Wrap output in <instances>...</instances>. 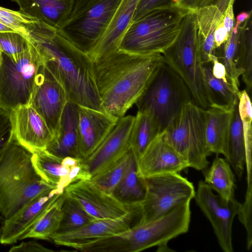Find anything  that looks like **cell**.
<instances>
[{
    "mask_svg": "<svg viewBox=\"0 0 252 252\" xmlns=\"http://www.w3.org/2000/svg\"><path fill=\"white\" fill-rule=\"evenodd\" d=\"M203 70L213 104L233 109L238 103L240 91L237 90L230 83L214 77L211 67L208 65H204Z\"/></svg>",
    "mask_w": 252,
    "mask_h": 252,
    "instance_id": "cell-32",
    "label": "cell"
},
{
    "mask_svg": "<svg viewBox=\"0 0 252 252\" xmlns=\"http://www.w3.org/2000/svg\"><path fill=\"white\" fill-rule=\"evenodd\" d=\"M4 220L5 219L1 215H0V239L1 236Z\"/></svg>",
    "mask_w": 252,
    "mask_h": 252,
    "instance_id": "cell-49",
    "label": "cell"
},
{
    "mask_svg": "<svg viewBox=\"0 0 252 252\" xmlns=\"http://www.w3.org/2000/svg\"><path fill=\"white\" fill-rule=\"evenodd\" d=\"M172 4L173 0H140L136 10L133 21L154 9Z\"/></svg>",
    "mask_w": 252,
    "mask_h": 252,
    "instance_id": "cell-41",
    "label": "cell"
},
{
    "mask_svg": "<svg viewBox=\"0 0 252 252\" xmlns=\"http://www.w3.org/2000/svg\"><path fill=\"white\" fill-rule=\"evenodd\" d=\"M59 195L56 189L44 192L26 203L10 218L5 219L0 243L10 245L21 240L49 204Z\"/></svg>",
    "mask_w": 252,
    "mask_h": 252,
    "instance_id": "cell-19",
    "label": "cell"
},
{
    "mask_svg": "<svg viewBox=\"0 0 252 252\" xmlns=\"http://www.w3.org/2000/svg\"><path fill=\"white\" fill-rule=\"evenodd\" d=\"M121 0H88L71 13L58 32L88 55L101 38Z\"/></svg>",
    "mask_w": 252,
    "mask_h": 252,
    "instance_id": "cell-9",
    "label": "cell"
},
{
    "mask_svg": "<svg viewBox=\"0 0 252 252\" xmlns=\"http://www.w3.org/2000/svg\"><path fill=\"white\" fill-rule=\"evenodd\" d=\"M238 105V103L234 107L232 112L225 158L240 179L246 165V148Z\"/></svg>",
    "mask_w": 252,
    "mask_h": 252,
    "instance_id": "cell-29",
    "label": "cell"
},
{
    "mask_svg": "<svg viewBox=\"0 0 252 252\" xmlns=\"http://www.w3.org/2000/svg\"><path fill=\"white\" fill-rule=\"evenodd\" d=\"M252 191H247L245 200L241 205L238 213V218L241 222L245 226L247 234V248L249 250L252 244Z\"/></svg>",
    "mask_w": 252,
    "mask_h": 252,
    "instance_id": "cell-39",
    "label": "cell"
},
{
    "mask_svg": "<svg viewBox=\"0 0 252 252\" xmlns=\"http://www.w3.org/2000/svg\"><path fill=\"white\" fill-rule=\"evenodd\" d=\"M19 11L39 22L59 28L71 15L75 0H12Z\"/></svg>",
    "mask_w": 252,
    "mask_h": 252,
    "instance_id": "cell-24",
    "label": "cell"
},
{
    "mask_svg": "<svg viewBox=\"0 0 252 252\" xmlns=\"http://www.w3.org/2000/svg\"><path fill=\"white\" fill-rule=\"evenodd\" d=\"M161 132L151 116L138 110L130 137V149L137 162L144 151Z\"/></svg>",
    "mask_w": 252,
    "mask_h": 252,
    "instance_id": "cell-31",
    "label": "cell"
},
{
    "mask_svg": "<svg viewBox=\"0 0 252 252\" xmlns=\"http://www.w3.org/2000/svg\"><path fill=\"white\" fill-rule=\"evenodd\" d=\"M12 138L10 113L0 107V155Z\"/></svg>",
    "mask_w": 252,
    "mask_h": 252,
    "instance_id": "cell-40",
    "label": "cell"
},
{
    "mask_svg": "<svg viewBox=\"0 0 252 252\" xmlns=\"http://www.w3.org/2000/svg\"><path fill=\"white\" fill-rule=\"evenodd\" d=\"M194 198L210 221L220 248L224 252H233L232 223L241 203L235 198L228 201L223 200L202 180L198 183Z\"/></svg>",
    "mask_w": 252,
    "mask_h": 252,
    "instance_id": "cell-13",
    "label": "cell"
},
{
    "mask_svg": "<svg viewBox=\"0 0 252 252\" xmlns=\"http://www.w3.org/2000/svg\"><path fill=\"white\" fill-rule=\"evenodd\" d=\"M134 120L135 116L131 115L120 118L97 148L85 160L92 178L106 170L129 151Z\"/></svg>",
    "mask_w": 252,
    "mask_h": 252,
    "instance_id": "cell-15",
    "label": "cell"
},
{
    "mask_svg": "<svg viewBox=\"0 0 252 252\" xmlns=\"http://www.w3.org/2000/svg\"><path fill=\"white\" fill-rule=\"evenodd\" d=\"M78 113L80 153L85 160L111 131L119 119L105 112L79 105Z\"/></svg>",
    "mask_w": 252,
    "mask_h": 252,
    "instance_id": "cell-18",
    "label": "cell"
},
{
    "mask_svg": "<svg viewBox=\"0 0 252 252\" xmlns=\"http://www.w3.org/2000/svg\"><path fill=\"white\" fill-rule=\"evenodd\" d=\"M42 65L39 51L30 38L28 48L18 61L1 53L0 107L10 113L19 106L29 105Z\"/></svg>",
    "mask_w": 252,
    "mask_h": 252,
    "instance_id": "cell-8",
    "label": "cell"
},
{
    "mask_svg": "<svg viewBox=\"0 0 252 252\" xmlns=\"http://www.w3.org/2000/svg\"><path fill=\"white\" fill-rule=\"evenodd\" d=\"M15 31L10 27L0 22V32ZM16 32V31H15Z\"/></svg>",
    "mask_w": 252,
    "mask_h": 252,
    "instance_id": "cell-48",
    "label": "cell"
},
{
    "mask_svg": "<svg viewBox=\"0 0 252 252\" xmlns=\"http://www.w3.org/2000/svg\"><path fill=\"white\" fill-rule=\"evenodd\" d=\"M203 173L204 182L222 199L228 201L235 198V176L226 159L216 157L211 166Z\"/></svg>",
    "mask_w": 252,
    "mask_h": 252,
    "instance_id": "cell-27",
    "label": "cell"
},
{
    "mask_svg": "<svg viewBox=\"0 0 252 252\" xmlns=\"http://www.w3.org/2000/svg\"><path fill=\"white\" fill-rule=\"evenodd\" d=\"M78 106L71 101L67 102L61 119L58 132L45 149L48 152L61 158H81L79 145Z\"/></svg>",
    "mask_w": 252,
    "mask_h": 252,
    "instance_id": "cell-23",
    "label": "cell"
},
{
    "mask_svg": "<svg viewBox=\"0 0 252 252\" xmlns=\"http://www.w3.org/2000/svg\"><path fill=\"white\" fill-rule=\"evenodd\" d=\"M206 110L192 101L186 103L164 131L169 144L184 158L189 167L204 170L209 165L205 135Z\"/></svg>",
    "mask_w": 252,
    "mask_h": 252,
    "instance_id": "cell-7",
    "label": "cell"
},
{
    "mask_svg": "<svg viewBox=\"0 0 252 252\" xmlns=\"http://www.w3.org/2000/svg\"><path fill=\"white\" fill-rule=\"evenodd\" d=\"M132 154L130 149L113 165L91 179L103 190L112 193L122 179Z\"/></svg>",
    "mask_w": 252,
    "mask_h": 252,
    "instance_id": "cell-36",
    "label": "cell"
},
{
    "mask_svg": "<svg viewBox=\"0 0 252 252\" xmlns=\"http://www.w3.org/2000/svg\"><path fill=\"white\" fill-rule=\"evenodd\" d=\"M37 21L19 11H14L0 6V22L14 31L27 36L31 26Z\"/></svg>",
    "mask_w": 252,
    "mask_h": 252,
    "instance_id": "cell-38",
    "label": "cell"
},
{
    "mask_svg": "<svg viewBox=\"0 0 252 252\" xmlns=\"http://www.w3.org/2000/svg\"><path fill=\"white\" fill-rule=\"evenodd\" d=\"M163 63L160 54L138 55L120 50L94 62L104 110L120 119L145 92Z\"/></svg>",
    "mask_w": 252,
    "mask_h": 252,
    "instance_id": "cell-2",
    "label": "cell"
},
{
    "mask_svg": "<svg viewBox=\"0 0 252 252\" xmlns=\"http://www.w3.org/2000/svg\"><path fill=\"white\" fill-rule=\"evenodd\" d=\"M240 41L238 65L243 71L242 80L249 94L252 87V34L251 17L238 27Z\"/></svg>",
    "mask_w": 252,
    "mask_h": 252,
    "instance_id": "cell-33",
    "label": "cell"
},
{
    "mask_svg": "<svg viewBox=\"0 0 252 252\" xmlns=\"http://www.w3.org/2000/svg\"><path fill=\"white\" fill-rule=\"evenodd\" d=\"M234 108L229 109L213 104L206 110V140L208 150L211 153L217 155L221 154L226 157Z\"/></svg>",
    "mask_w": 252,
    "mask_h": 252,
    "instance_id": "cell-25",
    "label": "cell"
},
{
    "mask_svg": "<svg viewBox=\"0 0 252 252\" xmlns=\"http://www.w3.org/2000/svg\"><path fill=\"white\" fill-rule=\"evenodd\" d=\"M81 159L70 157L61 158L44 150L33 153L32 162L41 179L55 187L60 194L72 183V171Z\"/></svg>",
    "mask_w": 252,
    "mask_h": 252,
    "instance_id": "cell-21",
    "label": "cell"
},
{
    "mask_svg": "<svg viewBox=\"0 0 252 252\" xmlns=\"http://www.w3.org/2000/svg\"><path fill=\"white\" fill-rule=\"evenodd\" d=\"M134 211L126 216L117 219L95 220L76 229L65 233H55L51 238L56 244L71 248L83 242L111 235L118 234L129 229L130 221Z\"/></svg>",
    "mask_w": 252,
    "mask_h": 252,
    "instance_id": "cell-22",
    "label": "cell"
},
{
    "mask_svg": "<svg viewBox=\"0 0 252 252\" xmlns=\"http://www.w3.org/2000/svg\"><path fill=\"white\" fill-rule=\"evenodd\" d=\"M141 178L168 173H180L189 167L184 158L169 144L164 131L149 145L136 162Z\"/></svg>",
    "mask_w": 252,
    "mask_h": 252,
    "instance_id": "cell-16",
    "label": "cell"
},
{
    "mask_svg": "<svg viewBox=\"0 0 252 252\" xmlns=\"http://www.w3.org/2000/svg\"><path fill=\"white\" fill-rule=\"evenodd\" d=\"M145 193L144 179L137 175V164L132 153L125 173L113 192L120 201L134 206L143 200Z\"/></svg>",
    "mask_w": 252,
    "mask_h": 252,
    "instance_id": "cell-30",
    "label": "cell"
},
{
    "mask_svg": "<svg viewBox=\"0 0 252 252\" xmlns=\"http://www.w3.org/2000/svg\"><path fill=\"white\" fill-rule=\"evenodd\" d=\"M13 138L32 153L45 150L54 137L39 114L29 105L10 111Z\"/></svg>",
    "mask_w": 252,
    "mask_h": 252,
    "instance_id": "cell-17",
    "label": "cell"
},
{
    "mask_svg": "<svg viewBox=\"0 0 252 252\" xmlns=\"http://www.w3.org/2000/svg\"><path fill=\"white\" fill-rule=\"evenodd\" d=\"M190 203V201L185 202L154 220L137 223L130 227L127 232L126 240L131 251L140 252L155 246H158L160 251L163 249L166 251L169 241L188 231L191 218Z\"/></svg>",
    "mask_w": 252,
    "mask_h": 252,
    "instance_id": "cell-11",
    "label": "cell"
},
{
    "mask_svg": "<svg viewBox=\"0 0 252 252\" xmlns=\"http://www.w3.org/2000/svg\"><path fill=\"white\" fill-rule=\"evenodd\" d=\"M229 34L223 23V18L217 26L214 33L215 49L220 47L228 38Z\"/></svg>",
    "mask_w": 252,
    "mask_h": 252,
    "instance_id": "cell-45",
    "label": "cell"
},
{
    "mask_svg": "<svg viewBox=\"0 0 252 252\" xmlns=\"http://www.w3.org/2000/svg\"><path fill=\"white\" fill-rule=\"evenodd\" d=\"M145 193L139 203L137 223L154 220L179 205L191 201L195 191L193 185L179 173H168L144 178Z\"/></svg>",
    "mask_w": 252,
    "mask_h": 252,
    "instance_id": "cell-10",
    "label": "cell"
},
{
    "mask_svg": "<svg viewBox=\"0 0 252 252\" xmlns=\"http://www.w3.org/2000/svg\"><path fill=\"white\" fill-rule=\"evenodd\" d=\"M162 55L187 86L192 101L205 110L211 107L213 101L204 76L195 12L184 17L177 37Z\"/></svg>",
    "mask_w": 252,
    "mask_h": 252,
    "instance_id": "cell-4",
    "label": "cell"
},
{
    "mask_svg": "<svg viewBox=\"0 0 252 252\" xmlns=\"http://www.w3.org/2000/svg\"><path fill=\"white\" fill-rule=\"evenodd\" d=\"M63 216L59 229L56 233L69 232L96 220L89 215L76 201L66 197L62 205Z\"/></svg>",
    "mask_w": 252,
    "mask_h": 252,
    "instance_id": "cell-34",
    "label": "cell"
},
{
    "mask_svg": "<svg viewBox=\"0 0 252 252\" xmlns=\"http://www.w3.org/2000/svg\"><path fill=\"white\" fill-rule=\"evenodd\" d=\"M68 99L62 85L43 65L37 75L29 106L43 118L55 137Z\"/></svg>",
    "mask_w": 252,
    "mask_h": 252,
    "instance_id": "cell-14",
    "label": "cell"
},
{
    "mask_svg": "<svg viewBox=\"0 0 252 252\" xmlns=\"http://www.w3.org/2000/svg\"><path fill=\"white\" fill-rule=\"evenodd\" d=\"M209 0H173V4L189 11L195 12L206 6Z\"/></svg>",
    "mask_w": 252,
    "mask_h": 252,
    "instance_id": "cell-43",
    "label": "cell"
},
{
    "mask_svg": "<svg viewBox=\"0 0 252 252\" xmlns=\"http://www.w3.org/2000/svg\"><path fill=\"white\" fill-rule=\"evenodd\" d=\"M223 21L227 32L229 35L233 32L235 24L233 5H230L223 14Z\"/></svg>",
    "mask_w": 252,
    "mask_h": 252,
    "instance_id": "cell-46",
    "label": "cell"
},
{
    "mask_svg": "<svg viewBox=\"0 0 252 252\" xmlns=\"http://www.w3.org/2000/svg\"><path fill=\"white\" fill-rule=\"evenodd\" d=\"M64 192L66 197L76 201L96 220L120 219L139 210L138 207L120 201L113 193L103 190L91 179L71 184Z\"/></svg>",
    "mask_w": 252,
    "mask_h": 252,
    "instance_id": "cell-12",
    "label": "cell"
},
{
    "mask_svg": "<svg viewBox=\"0 0 252 252\" xmlns=\"http://www.w3.org/2000/svg\"><path fill=\"white\" fill-rule=\"evenodd\" d=\"M195 13L202 60L204 64H206L211 63V56L214 55V33L223 14L214 5L201 7Z\"/></svg>",
    "mask_w": 252,
    "mask_h": 252,
    "instance_id": "cell-26",
    "label": "cell"
},
{
    "mask_svg": "<svg viewBox=\"0 0 252 252\" xmlns=\"http://www.w3.org/2000/svg\"><path fill=\"white\" fill-rule=\"evenodd\" d=\"M65 197L64 192L56 197L21 240L34 238L51 241V236L58 231L63 216L62 205Z\"/></svg>",
    "mask_w": 252,
    "mask_h": 252,
    "instance_id": "cell-28",
    "label": "cell"
},
{
    "mask_svg": "<svg viewBox=\"0 0 252 252\" xmlns=\"http://www.w3.org/2000/svg\"><path fill=\"white\" fill-rule=\"evenodd\" d=\"M191 101V96L185 83L163 61L135 104L138 110L151 116L161 133L183 107Z\"/></svg>",
    "mask_w": 252,
    "mask_h": 252,
    "instance_id": "cell-6",
    "label": "cell"
},
{
    "mask_svg": "<svg viewBox=\"0 0 252 252\" xmlns=\"http://www.w3.org/2000/svg\"><path fill=\"white\" fill-rule=\"evenodd\" d=\"M140 0H121L103 35L88 54L93 62L119 49Z\"/></svg>",
    "mask_w": 252,
    "mask_h": 252,
    "instance_id": "cell-20",
    "label": "cell"
},
{
    "mask_svg": "<svg viewBox=\"0 0 252 252\" xmlns=\"http://www.w3.org/2000/svg\"><path fill=\"white\" fill-rule=\"evenodd\" d=\"M30 37L15 31L0 32V51L17 61L29 46Z\"/></svg>",
    "mask_w": 252,
    "mask_h": 252,
    "instance_id": "cell-37",
    "label": "cell"
},
{
    "mask_svg": "<svg viewBox=\"0 0 252 252\" xmlns=\"http://www.w3.org/2000/svg\"><path fill=\"white\" fill-rule=\"evenodd\" d=\"M29 36L40 54L43 64L62 85L69 101L105 112L96 86L94 62L62 36L58 29L36 21Z\"/></svg>",
    "mask_w": 252,
    "mask_h": 252,
    "instance_id": "cell-1",
    "label": "cell"
},
{
    "mask_svg": "<svg viewBox=\"0 0 252 252\" xmlns=\"http://www.w3.org/2000/svg\"><path fill=\"white\" fill-rule=\"evenodd\" d=\"M10 252H54L55 251L48 249L34 241L23 242L18 245L12 247Z\"/></svg>",
    "mask_w": 252,
    "mask_h": 252,
    "instance_id": "cell-42",
    "label": "cell"
},
{
    "mask_svg": "<svg viewBox=\"0 0 252 252\" xmlns=\"http://www.w3.org/2000/svg\"><path fill=\"white\" fill-rule=\"evenodd\" d=\"M238 107L245 139L247 176H250L252 175V107L250 95L245 90L240 92Z\"/></svg>",
    "mask_w": 252,
    "mask_h": 252,
    "instance_id": "cell-35",
    "label": "cell"
},
{
    "mask_svg": "<svg viewBox=\"0 0 252 252\" xmlns=\"http://www.w3.org/2000/svg\"><path fill=\"white\" fill-rule=\"evenodd\" d=\"M189 12L173 4L154 9L133 21L118 50L138 55L163 54L176 40Z\"/></svg>",
    "mask_w": 252,
    "mask_h": 252,
    "instance_id": "cell-5",
    "label": "cell"
},
{
    "mask_svg": "<svg viewBox=\"0 0 252 252\" xmlns=\"http://www.w3.org/2000/svg\"><path fill=\"white\" fill-rule=\"evenodd\" d=\"M252 11H243L240 13L236 17L234 26L233 29V32H236L238 27L251 17Z\"/></svg>",
    "mask_w": 252,
    "mask_h": 252,
    "instance_id": "cell-47",
    "label": "cell"
},
{
    "mask_svg": "<svg viewBox=\"0 0 252 252\" xmlns=\"http://www.w3.org/2000/svg\"><path fill=\"white\" fill-rule=\"evenodd\" d=\"M210 63L212 64L211 68L214 76L224 82H229L227 77L225 66L219 61L218 58L215 55H212L211 56Z\"/></svg>",
    "mask_w": 252,
    "mask_h": 252,
    "instance_id": "cell-44",
    "label": "cell"
},
{
    "mask_svg": "<svg viewBox=\"0 0 252 252\" xmlns=\"http://www.w3.org/2000/svg\"><path fill=\"white\" fill-rule=\"evenodd\" d=\"M32 155L13 137L0 155V214L5 219L32 198L56 189L37 174Z\"/></svg>",
    "mask_w": 252,
    "mask_h": 252,
    "instance_id": "cell-3",
    "label": "cell"
}]
</instances>
